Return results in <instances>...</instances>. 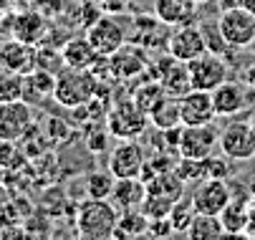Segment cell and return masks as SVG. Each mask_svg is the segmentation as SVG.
<instances>
[{"label":"cell","mask_w":255,"mask_h":240,"mask_svg":"<svg viewBox=\"0 0 255 240\" xmlns=\"http://www.w3.org/2000/svg\"><path fill=\"white\" fill-rule=\"evenodd\" d=\"M220 149L228 159L248 162L255 157V129L250 121H230L220 131Z\"/></svg>","instance_id":"ba28073f"},{"label":"cell","mask_w":255,"mask_h":240,"mask_svg":"<svg viewBox=\"0 0 255 240\" xmlns=\"http://www.w3.org/2000/svg\"><path fill=\"white\" fill-rule=\"evenodd\" d=\"M195 215H197V210H195L192 197H185V195H182V197L172 205V208H169L172 230H174V233H187L190 225H192V220H195Z\"/></svg>","instance_id":"83f0119b"},{"label":"cell","mask_w":255,"mask_h":240,"mask_svg":"<svg viewBox=\"0 0 255 240\" xmlns=\"http://www.w3.org/2000/svg\"><path fill=\"white\" fill-rule=\"evenodd\" d=\"M149 117L144 114L131 99H122L109 109L106 114V129L112 136H119V139H136V136L144 134L147 129Z\"/></svg>","instance_id":"3957f363"},{"label":"cell","mask_w":255,"mask_h":240,"mask_svg":"<svg viewBox=\"0 0 255 240\" xmlns=\"http://www.w3.org/2000/svg\"><path fill=\"white\" fill-rule=\"evenodd\" d=\"M33 126V114L30 104L23 99L15 101H0V139L5 142H18L23 134Z\"/></svg>","instance_id":"8fae6325"},{"label":"cell","mask_w":255,"mask_h":240,"mask_svg":"<svg viewBox=\"0 0 255 240\" xmlns=\"http://www.w3.org/2000/svg\"><path fill=\"white\" fill-rule=\"evenodd\" d=\"M167 51H169L174 58L185 61V63L192 61V58H197V56H202V53H207L210 48H207L205 30L197 28V25H192V23L177 25L174 33L167 38Z\"/></svg>","instance_id":"7c38bea8"},{"label":"cell","mask_w":255,"mask_h":240,"mask_svg":"<svg viewBox=\"0 0 255 240\" xmlns=\"http://www.w3.org/2000/svg\"><path fill=\"white\" fill-rule=\"evenodd\" d=\"M149 121L154 129L164 131V129H172V126H179L182 124V112H179V96H169L164 94L157 104L152 107L149 112Z\"/></svg>","instance_id":"603a6c76"},{"label":"cell","mask_w":255,"mask_h":240,"mask_svg":"<svg viewBox=\"0 0 255 240\" xmlns=\"http://www.w3.org/2000/svg\"><path fill=\"white\" fill-rule=\"evenodd\" d=\"M185 185L187 182L177 175V169H169V172H159L157 177H152L147 182V195L174 205L182 195H185Z\"/></svg>","instance_id":"44dd1931"},{"label":"cell","mask_w":255,"mask_h":240,"mask_svg":"<svg viewBox=\"0 0 255 240\" xmlns=\"http://www.w3.org/2000/svg\"><path fill=\"white\" fill-rule=\"evenodd\" d=\"M167 91H164V86H162V81H157V79H144L134 91H131V101L134 104L149 117V112H152V107L157 104V101L164 96Z\"/></svg>","instance_id":"4316f807"},{"label":"cell","mask_w":255,"mask_h":240,"mask_svg":"<svg viewBox=\"0 0 255 240\" xmlns=\"http://www.w3.org/2000/svg\"><path fill=\"white\" fill-rule=\"evenodd\" d=\"M117 177L112 172H91L86 175V197H96V200H109L112 197Z\"/></svg>","instance_id":"f1b7e54d"},{"label":"cell","mask_w":255,"mask_h":240,"mask_svg":"<svg viewBox=\"0 0 255 240\" xmlns=\"http://www.w3.org/2000/svg\"><path fill=\"white\" fill-rule=\"evenodd\" d=\"M217 28L230 48H248L255 41V13L243 5L228 8L220 13Z\"/></svg>","instance_id":"277c9868"},{"label":"cell","mask_w":255,"mask_h":240,"mask_svg":"<svg viewBox=\"0 0 255 240\" xmlns=\"http://www.w3.org/2000/svg\"><path fill=\"white\" fill-rule=\"evenodd\" d=\"M250 124H253V129H255V112L250 114Z\"/></svg>","instance_id":"f35d334b"},{"label":"cell","mask_w":255,"mask_h":240,"mask_svg":"<svg viewBox=\"0 0 255 240\" xmlns=\"http://www.w3.org/2000/svg\"><path fill=\"white\" fill-rule=\"evenodd\" d=\"M245 86L255 89V66H250L248 71H245Z\"/></svg>","instance_id":"d590c367"},{"label":"cell","mask_w":255,"mask_h":240,"mask_svg":"<svg viewBox=\"0 0 255 240\" xmlns=\"http://www.w3.org/2000/svg\"><path fill=\"white\" fill-rule=\"evenodd\" d=\"M106 134H109V129L104 126V131L99 129H94V126H89V131H86V144H89V149L91 152H104L106 149Z\"/></svg>","instance_id":"1f68e13d"},{"label":"cell","mask_w":255,"mask_h":240,"mask_svg":"<svg viewBox=\"0 0 255 240\" xmlns=\"http://www.w3.org/2000/svg\"><path fill=\"white\" fill-rule=\"evenodd\" d=\"M220 220H223L228 235H243L248 228V220H250V192L233 185V200L220 213Z\"/></svg>","instance_id":"2e32d148"},{"label":"cell","mask_w":255,"mask_h":240,"mask_svg":"<svg viewBox=\"0 0 255 240\" xmlns=\"http://www.w3.org/2000/svg\"><path fill=\"white\" fill-rule=\"evenodd\" d=\"M61 56H63V63L71 68H91L101 58L86 36L84 38H68L61 48Z\"/></svg>","instance_id":"7402d4cb"},{"label":"cell","mask_w":255,"mask_h":240,"mask_svg":"<svg viewBox=\"0 0 255 240\" xmlns=\"http://www.w3.org/2000/svg\"><path fill=\"white\" fill-rule=\"evenodd\" d=\"M207 177H220V180H230V164L228 157H205V180Z\"/></svg>","instance_id":"4dcf8cb0"},{"label":"cell","mask_w":255,"mask_h":240,"mask_svg":"<svg viewBox=\"0 0 255 240\" xmlns=\"http://www.w3.org/2000/svg\"><path fill=\"white\" fill-rule=\"evenodd\" d=\"M233 200V185L220 177H207L197 185L192 192L195 210L202 215H220L225 210V205Z\"/></svg>","instance_id":"30bf717a"},{"label":"cell","mask_w":255,"mask_h":240,"mask_svg":"<svg viewBox=\"0 0 255 240\" xmlns=\"http://www.w3.org/2000/svg\"><path fill=\"white\" fill-rule=\"evenodd\" d=\"M119 220V208L112 200L86 197L76 208V233L86 240H109L114 238V228Z\"/></svg>","instance_id":"6da1fadb"},{"label":"cell","mask_w":255,"mask_h":240,"mask_svg":"<svg viewBox=\"0 0 255 240\" xmlns=\"http://www.w3.org/2000/svg\"><path fill=\"white\" fill-rule=\"evenodd\" d=\"M220 147V131L212 124H195L187 126L182 124V136H179V157L190 159H205Z\"/></svg>","instance_id":"52a82bcc"},{"label":"cell","mask_w":255,"mask_h":240,"mask_svg":"<svg viewBox=\"0 0 255 240\" xmlns=\"http://www.w3.org/2000/svg\"><path fill=\"white\" fill-rule=\"evenodd\" d=\"M235 5H240V0H220V13L228 8H235Z\"/></svg>","instance_id":"8d00e7d4"},{"label":"cell","mask_w":255,"mask_h":240,"mask_svg":"<svg viewBox=\"0 0 255 240\" xmlns=\"http://www.w3.org/2000/svg\"><path fill=\"white\" fill-rule=\"evenodd\" d=\"M185 235H190V240H217V238H223L228 233H225V225H223L220 215H202V213H197L192 225H190V230Z\"/></svg>","instance_id":"484cf974"},{"label":"cell","mask_w":255,"mask_h":240,"mask_svg":"<svg viewBox=\"0 0 255 240\" xmlns=\"http://www.w3.org/2000/svg\"><path fill=\"white\" fill-rule=\"evenodd\" d=\"M187 68H190L192 89H202V91L217 89L223 81H228V76H230V68H228L225 58L220 53H212V51H207V53L187 61Z\"/></svg>","instance_id":"8992f818"},{"label":"cell","mask_w":255,"mask_h":240,"mask_svg":"<svg viewBox=\"0 0 255 240\" xmlns=\"http://www.w3.org/2000/svg\"><path fill=\"white\" fill-rule=\"evenodd\" d=\"M169 233H174V230H172V223H169V215H167V218H154V220H149L147 235L164 238V235H169Z\"/></svg>","instance_id":"d6a6232c"},{"label":"cell","mask_w":255,"mask_h":240,"mask_svg":"<svg viewBox=\"0 0 255 240\" xmlns=\"http://www.w3.org/2000/svg\"><path fill=\"white\" fill-rule=\"evenodd\" d=\"M13 36L25 43H38L46 36V18L41 13H23L13 20Z\"/></svg>","instance_id":"d4e9b609"},{"label":"cell","mask_w":255,"mask_h":240,"mask_svg":"<svg viewBox=\"0 0 255 240\" xmlns=\"http://www.w3.org/2000/svg\"><path fill=\"white\" fill-rule=\"evenodd\" d=\"M177 175L185 182H202L205 180V159H190V157H179L177 162Z\"/></svg>","instance_id":"f546056e"},{"label":"cell","mask_w":255,"mask_h":240,"mask_svg":"<svg viewBox=\"0 0 255 240\" xmlns=\"http://www.w3.org/2000/svg\"><path fill=\"white\" fill-rule=\"evenodd\" d=\"M99 5L106 15H122L127 10V0H99Z\"/></svg>","instance_id":"836d02e7"},{"label":"cell","mask_w":255,"mask_h":240,"mask_svg":"<svg viewBox=\"0 0 255 240\" xmlns=\"http://www.w3.org/2000/svg\"><path fill=\"white\" fill-rule=\"evenodd\" d=\"M86 38L91 41V46L96 48L99 56H112L117 48H122L127 43V28L117 20V15H101L96 23H91L86 28Z\"/></svg>","instance_id":"9c48e42d"},{"label":"cell","mask_w":255,"mask_h":240,"mask_svg":"<svg viewBox=\"0 0 255 240\" xmlns=\"http://www.w3.org/2000/svg\"><path fill=\"white\" fill-rule=\"evenodd\" d=\"M144 162H147V154H144V147L134 139H124L114 152L112 159H109V172H112L117 180L119 177H139Z\"/></svg>","instance_id":"4fadbf2b"},{"label":"cell","mask_w":255,"mask_h":240,"mask_svg":"<svg viewBox=\"0 0 255 240\" xmlns=\"http://www.w3.org/2000/svg\"><path fill=\"white\" fill-rule=\"evenodd\" d=\"M195 3H205V0H195Z\"/></svg>","instance_id":"ab89813d"},{"label":"cell","mask_w":255,"mask_h":240,"mask_svg":"<svg viewBox=\"0 0 255 240\" xmlns=\"http://www.w3.org/2000/svg\"><path fill=\"white\" fill-rule=\"evenodd\" d=\"M35 53H38V48H35L33 43L13 38V41L0 46V68L25 76L35 68Z\"/></svg>","instance_id":"9a60e30c"},{"label":"cell","mask_w":255,"mask_h":240,"mask_svg":"<svg viewBox=\"0 0 255 240\" xmlns=\"http://www.w3.org/2000/svg\"><path fill=\"white\" fill-rule=\"evenodd\" d=\"M195 13H197V3H195V0H154V15L167 28H177V25L192 23Z\"/></svg>","instance_id":"ac0fdd59"},{"label":"cell","mask_w":255,"mask_h":240,"mask_svg":"<svg viewBox=\"0 0 255 240\" xmlns=\"http://www.w3.org/2000/svg\"><path fill=\"white\" fill-rule=\"evenodd\" d=\"M56 94V74L46 68H33L23 76V101L28 104H41L46 99H53Z\"/></svg>","instance_id":"d6986e66"},{"label":"cell","mask_w":255,"mask_h":240,"mask_svg":"<svg viewBox=\"0 0 255 240\" xmlns=\"http://www.w3.org/2000/svg\"><path fill=\"white\" fill-rule=\"evenodd\" d=\"M212 104L217 117H238L248 104V91L238 81H223L217 89H212Z\"/></svg>","instance_id":"e0dca14e"},{"label":"cell","mask_w":255,"mask_h":240,"mask_svg":"<svg viewBox=\"0 0 255 240\" xmlns=\"http://www.w3.org/2000/svg\"><path fill=\"white\" fill-rule=\"evenodd\" d=\"M149 53L141 43H124L122 48H117L112 56H106V66L109 74L119 81H129L136 76H144L149 68Z\"/></svg>","instance_id":"5b68a950"},{"label":"cell","mask_w":255,"mask_h":240,"mask_svg":"<svg viewBox=\"0 0 255 240\" xmlns=\"http://www.w3.org/2000/svg\"><path fill=\"white\" fill-rule=\"evenodd\" d=\"M243 235L255 238V195H250V220H248V228H245Z\"/></svg>","instance_id":"e575fe53"},{"label":"cell","mask_w":255,"mask_h":240,"mask_svg":"<svg viewBox=\"0 0 255 240\" xmlns=\"http://www.w3.org/2000/svg\"><path fill=\"white\" fill-rule=\"evenodd\" d=\"M13 0H0V8H5V5H10Z\"/></svg>","instance_id":"74e56055"},{"label":"cell","mask_w":255,"mask_h":240,"mask_svg":"<svg viewBox=\"0 0 255 240\" xmlns=\"http://www.w3.org/2000/svg\"><path fill=\"white\" fill-rule=\"evenodd\" d=\"M144 197H147V182L141 177H119L114 182L112 190V200L119 210H131V208H141Z\"/></svg>","instance_id":"ffe728a7"},{"label":"cell","mask_w":255,"mask_h":240,"mask_svg":"<svg viewBox=\"0 0 255 240\" xmlns=\"http://www.w3.org/2000/svg\"><path fill=\"white\" fill-rule=\"evenodd\" d=\"M179 112H182V124H187V126L212 124L217 119L215 104H212V91L190 89L185 96H179Z\"/></svg>","instance_id":"5bb4252c"},{"label":"cell","mask_w":255,"mask_h":240,"mask_svg":"<svg viewBox=\"0 0 255 240\" xmlns=\"http://www.w3.org/2000/svg\"><path fill=\"white\" fill-rule=\"evenodd\" d=\"M149 230V218L144 215L141 208H131V210H119V220L114 228V238H139V235H147Z\"/></svg>","instance_id":"cb8c5ba5"},{"label":"cell","mask_w":255,"mask_h":240,"mask_svg":"<svg viewBox=\"0 0 255 240\" xmlns=\"http://www.w3.org/2000/svg\"><path fill=\"white\" fill-rule=\"evenodd\" d=\"M53 99L61 107L74 109L81 104H89L91 99H96V76L91 68H71L63 66L56 74V94Z\"/></svg>","instance_id":"7a4b0ae2"}]
</instances>
